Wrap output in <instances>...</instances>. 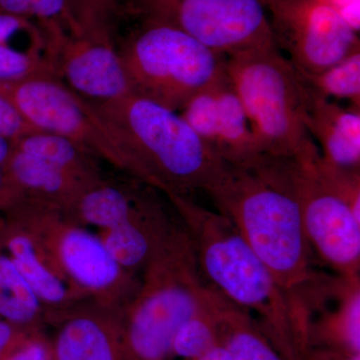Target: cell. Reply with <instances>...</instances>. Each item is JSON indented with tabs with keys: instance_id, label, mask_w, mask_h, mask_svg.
<instances>
[{
	"instance_id": "27",
	"label": "cell",
	"mask_w": 360,
	"mask_h": 360,
	"mask_svg": "<svg viewBox=\"0 0 360 360\" xmlns=\"http://www.w3.org/2000/svg\"><path fill=\"white\" fill-rule=\"evenodd\" d=\"M47 72L56 73L51 59L44 52L20 51L11 44H0V80H18Z\"/></svg>"
},
{
	"instance_id": "2",
	"label": "cell",
	"mask_w": 360,
	"mask_h": 360,
	"mask_svg": "<svg viewBox=\"0 0 360 360\" xmlns=\"http://www.w3.org/2000/svg\"><path fill=\"white\" fill-rule=\"evenodd\" d=\"M89 101L120 148L122 172L165 196L206 193L227 167L177 111L135 94Z\"/></svg>"
},
{
	"instance_id": "19",
	"label": "cell",
	"mask_w": 360,
	"mask_h": 360,
	"mask_svg": "<svg viewBox=\"0 0 360 360\" xmlns=\"http://www.w3.org/2000/svg\"><path fill=\"white\" fill-rule=\"evenodd\" d=\"M330 297L333 309H326L321 303L311 312H319V316L307 324V338H317L326 348L360 354L359 276H333Z\"/></svg>"
},
{
	"instance_id": "3",
	"label": "cell",
	"mask_w": 360,
	"mask_h": 360,
	"mask_svg": "<svg viewBox=\"0 0 360 360\" xmlns=\"http://www.w3.org/2000/svg\"><path fill=\"white\" fill-rule=\"evenodd\" d=\"M167 198L191 238L205 283L255 314L258 326L285 360H300L297 347H304V341L290 300L231 220L193 198Z\"/></svg>"
},
{
	"instance_id": "28",
	"label": "cell",
	"mask_w": 360,
	"mask_h": 360,
	"mask_svg": "<svg viewBox=\"0 0 360 360\" xmlns=\"http://www.w3.org/2000/svg\"><path fill=\"white\" fill-rule=\"evenodd\" d=\"M315 167L329 188L345 201L360 219V170L336 167L322 160H315Z\"/></svg>"
},
{
	"instance_id": "1",
	"label": "cell",
	"mask_w": 360,
	"mask_h": 360,
	"mask_svg": "<svg viewBox=\"0 0 360 360\" xmlns=\"http://www.w3.org/2000/svg\"><path fill=\"white\" fill-rule=\"evenodd\" d=\"M206 193L288 296L300 328L328 276L312 269V250L283 160L264 158L251 168L227 165Z\"/></svg>"
},
{
	"instance_id": "14",
	"label": "cell",
	"mask_w": 360,
	"mask_h": 360,
	"mask_svg": "<svg viewBox=\"0 0 360 360\" xmlns=\"http://www.w3.org/2000/svg\"><path fill=\"white\" fill-rule=\"evenodd\" d=\"M160 191L141 180L101 177L84 189L66 214L77 224L101 231L168 214Z\"/></svg>"
},
{
	"instance_id": "24",
	"label": "cell",
	"mask_w": 360,
	"mask_h": 360,
	"mask_svg": "<svg viewBox=\"0 0 360 360\" xmlns=\"http://www.w3.org/2000/svg\"><path fill=\"white\" fill-rule=\"evenodd\" d=\"M217 295L212 288L207 302L181 324L172 340L170 354L194 360L219 341Z\"/></svg>"
},
{
	"instance_id": "22",
	"label": "cell",
	"mask_w": 360,
	"mask_h": 360,
	"mask_svg": "<svg viewBox=\"0 0 360 360\" xmlns=\"http://www.w3.org/2000/svg\"><path fill=\"white\" fill-rule=\"evenodd\" d=\"M46 312L18 267L0 250V319L18 328L37 326Z\"/></svg>"
},
{
	"instance_id": "29",
	"label": "cell",
	"mask_w": 360,
	"mask_h": 360,
	"mask_svg": "<svg viewBox=\"0 0 360 360\" xmlns=\"http://www.w3.org/2000/svg\"><path fill=\"white\" fill-rule=\"evenodd\" d=\"M25 37L42 51H46L47 35L44 25L35 21L0 13V44H11V40Z\"/></svg>"
},
{
	"instance_id": "23",
	"label": "cell",
	"mask_w": 360,
	"mask_h": 360,
	"mask_svg": "<svg viewBox=\"0 0 360 360\" xmlns=\"http://www.w3.org/2000/svg\"><path fill=\"white\" fill-rule=\"evenodd\" d=\"M300 73L314 96L360 108V49L326 70Z\"/></svg>"
},
{
	"instance_id": "16",
	"label": "cell",
	"mask_w": 360,
	"mask_h": 360,
	"mask_svg": "<svg viewBox=\"0 0 360 360\" xmlns=\"http://www.w3.org/2000/svg\"><path fill=\"white\" fill-rule=\"evenodd\" d=\"M0 250L13 260L46 312L63 311L85 300L39 241L6 213L0 217Z\"/></svg>"
},
{
	"instance_id": "18",
	"label": "cell",
	"mask_w": 360,
	"mask_h": 360,
	"mask_svg": "<svg viewBox=\"0 0 360 360\" xmlns=\"http://www.w3.org/2000/svg\"><path fill=\"white\" fill-rule=\"evenodd\" d=\"M2 170L25 200L56 206L65 212L80 193L97 180L79 179L14 146Z\"/></svg>"
},
{
	"instance_id": "34",
	"label": "cell",
	"mask_w": 360,
	"mask_h": 360,
	"mask_svg": "<svg viewBox=\"0 0 360 360\" xmlns=\"http://www.w3.org/2000/svg\"><path fill=\"white\" fill-rule=\"evenodd\" d=\"M194 360H232V357L227 347L219 340L213 347L206 350L205 354Z\"/></svg>"
},
{
	"instance_id": "26",
	"label": "cell",
	"mask_w": 360,
	"mask_h": 360,
	"mask_svg": "<svg viewBox=\"0 0 360 360\" xmlns=\"http://www.w3.org/2000/svg\"><path fill=\"white\" fill-rule=\"evenodd\" d=\"M127 2L129 0H71L77 33L113 37V20Z\"/></svg>"
},
{
	"instance_id": "32",
	"label": "cell",
	"mask_w": 360,
	"mask_h": 360,
	"mask_svg": "<svg viewBox=\"0 0 360 360\" xmlns=\"http://www.w3.org/2000/svg\"><path fill=\"white\" fill-rule=\"evenodd\" d=\"M27 329L18 328L11 322L0 319V360H4L18 345Z\"/></svg>"
},
{
	"instance_id": "15",
	"label": "cell",
	"mask_w": 360,
	"mask_h": 360,
	"mask_svg": "<svg viewBox=\"0 0 360 360\" xmlns=\"http://www.w3.org/2000/svg\"><path fill=\"white\" fill-rule=\"evenodd\" d=\"M122 310L79 302L56 312L63 319L52 347L54 360H125Z\"/></svg>"
},
{
	"instance_id": "7",
	"label": "cell",
	"mask_w": 360,
	"mask_h": 360,
	"mask_svg": "<svg viewBox=\"0 0 360 360\" xmlns=\"http://www.w3.org/2000/svg\"><path fill=\"white\" fill-rule=\"evenodd\" d=\"M4 213L39 241L84 300L122 311L139 290L141 281L113 259L99 236L60 208L25 198Z\"/></svg>"
},
{
	"instance_id": "9",
	"label": "cell",
	"mask_w": 360,
	"mask_h": 360,
	"mask_svg": "<svg viewBox=\"0 0 360 360\" xmlns=\"http://www.w3.org/2000/svg\"><path fill=\"white\" fill-rule=\"evenodd\" d=\"M6 97L34 129L68 137L122 169L120 148L91 104L56 75L47 72L0 80Z\"/></svg>"
},
{
	"instance_id": "8",
	"label": "cell",
	"mask_w": 360,
	"mask_h": 360,
	"mask_svg": "<svg viewBox=\"0 0 360 360\" xmlns=\"http://www.w3.org/2000/svg\"><path fill=\"white\" fill-rule=\"evenodd\" d=\"M124 11L174 26L226 58L276 44L262 0H129Z\"/></svg>"
},
{
	"instance_id": "10",
	"label": "cell",
	"mask_w": 360,
	"mask_h": 360,
	"mask_svg": "<svg viewBox=\"0 0 360 360\" xmlns=\"http://www.w3.org/2000/svg\"><path fill=\"white\" fill-rule=\"evenodd\" d=\"M317 158L283 160L286 176L302 213L305 236L312 252L336 276H359L360 219L322 180L315 167Z\"/></svg>"
},
{
	"instance_id": "17",
	"label": "cell",
	"mask_w": 360,
	"mask_h": 360,
	"mask_svg": "<svg viewBox=\"0 0 360 360\" xmlns=\"http://www.w3.org/2000/svg\"><path fill=\"white\" fill-rule=\"evenodd\" d=\"M305 127L322 160L336 167L360 170V108L312 94Z\"/></svg>"
},
{
	"instance_id": "6",
	"label": "cell",
	"mask_w": 360,
	"mask_h": 360,
	"mask_svg": "<svg viewBox=\"0 0 360 360\" xmlns=\"http://www.w3.org/2000/svg\"><path fill=\"white\" fill-rule=\"evenodd\" d=\"M139 25L116 45L132 94L177 111L226 73V56L161 21Z\"/></svg>"
},
{
	"instance_id": "13",
	"label": "cell",
	"mask_w": 360,
	"mask_h": 360,
	"mask_svg": "<svg viewBox=\"0 0 360 360\" xmlns=\"http://www.w3.org/2000/svg\"><path fill=\"white\" fill-rule=\"evenodd\" d=\"M179 113L227 165L251 168L264 160L245 108L226 73L191 97Z\"/></svg>"
},
{
	"instance_id": "33",
	"label": "cell",
	"mask_w": 360,
	"mask_h": 360,
	"mask_svg": "<svg viewBox=\"0 0 360 360\" xmlns=\"http://www.w3.org/2000/svg\"><path fill=\"white\" fill-rule=\"evenodd\" d=\"M25 200L22 193L16 188L11 179L0 169V212L2 213L11 210Z\"/></svg>"
},
{
	"instance_id": "31",
	"label": "cell",
	"mask_w": 360,
	"mask_h": 360,
	"mask_svg": "<svg viewBox=\"0 0 360 360\" xmlns=\"http://www.w3.org/2000/svg\"><path fill=\"white\" fill-rule=\"evenodd\" d=\"M52 349L37 335L26 331L4 360H51Z\"/></svg>"
},
{
	"instance_id": "21",
	"label": "cell",
	"mask_w": 360,
	"mask_h": 360,
	"mask_svg": "<svg viewBox=\"0 0 360 360\" xmlns=\"http://www.w3.org/2000/svg\"><path fill=\"white\" fill-rule=\"evenodd\" d=\"M13 146L79 179L94 181L103 176L98 158L68 137L34 130L13 142Z\"/></svg>"
},
{
	"instance_id": "35",
	"label": "cell",
	"mask_w": 360,
	"mask_h": 360,
	"mask_svg": "<svg viewBox=\"0 0 360 360\" xmlns=\"http://www.w3.org/2000/svg\"><path fill=\"white\" fill-rule=\"evenodd\" d=\"M13 150V143L0 135V169H4Z\"/></svg>"
},
{
	"instance_id": "5",
	"label": "cell",
	"mask_w": 360,
	"mask_h": 360,
	"mask_svg": "<svg viewBox=\"0 0 360 360\" xmlns=\"http://www.w3.org/2000/svg\"><path fill=\"white\" fill-rule=\"evenodd\" d=\"M226 75L264 158L310 160L319 155L305 127L312 94L276 44L229 56Z\"/></svg>"
},
{
	"instance_id": "30",
	"label": "cell",
	"mask_w": 360,
	"mask_h": 360,
	"mask_svg": "<svg viewBox=\"0 0 360 360\" xmlns=\"http://www.w3.org/2000/svg\"><path fill=\"white\" fill-rule=\"evenodd\" d=\"M34 130L39 129H34L6 97L0 96V135L13 143Z\"/></svg>"
},
{
	"instance_id": "20",
	"label": "cell",
	"mask_w": 360,
	"mask_h": 360,
	"mask_svg": "<svg viewBox=\"0 0 360 360\" xmlns=\"http://www.w3.org/2000/svg\"><path fill=\"white\" fill-rule=\"evenodd\" d=\"M217 319L219 340L231 352L232 360H285L255 319L219 292Z\"/></svg>"
},
{
	"instance_id": "11",
	"label": "cell",
	"mask_w": 360,
	"mask_h": 360,
	"mask_svg": "<svg viewBox=\"0 0 360 360\" xmlns=\"http://www.w3.org/2000/svg\"><path fill=\"white\" fill-rule=\"evenodd\" d=\"M274 44L302 73H315L360 49L356 32L326 0H262Z\"/></svg>"
},
{
	"instance_id": "25",
	"label": "cell",
	"mask_w": 360,
	"mask_h": 360,
	"mask_svg": "<svg viewBox=\"0 0 360 360\" xmlns=\"http://www.w3.org/2000/svg\"><path fill=\"white\" fill-rule=\"evenodd\" d=\"M0 13L44 23H59L77 32L71 0H0Z\"/></svg>"
},
{
	"instance_id": "4",
	"label": "cell",
	"mask_w": 360,
	"mask_h": 360,
	"mask_svg": "<svg viewBox=\"0 0 360 360\" xmlns=\"http://www.w3.org/2000/svg\"><path fill=\"white\" fill-rule=\"evenodd\" d=\"M142 272L139 290L122 310L125 360H167L175 333L212 292L180 219Z\"/></svg>"
},
{
	"instance_id": "12",
	"label": "cell",
	"mask_w": 360,
	"mask_h": 360,
	"mask_svg": "<svg viewBox=\"0 0 360 360\" xmlns=\"http://www.w3.org/2000/svg\"><path fill=\"white\" fill-rule=\"evenodd\" d=\"M47 49L56 75L90 101H108L132 94L113 37L75 33L58 23L45 25Z\"/></svg>"
}]
</instances>
